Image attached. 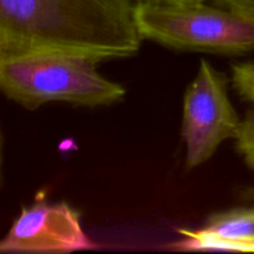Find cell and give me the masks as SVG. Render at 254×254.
Listing matches in <instances>:
<instances>
[{"label":"cell","instance_id":"6da1fadb","mask_svg":"<svg viewBox=\"0 0 254 254\" xmlns=\"http://www.w3.org/2000/svg\"><path fill=\"white\" fill-rule=\"evenodd\" d=\"M138 0H0V59L67 54L96 61L134 56Z\"/></svg>","mask_w":254,"mask_h":254},{"label":"cell","instance_id":"7a4b0ae2","mask_svg":"<svg viewBox=\"0 0 254 254\" xmlns=\"http://www.w3.org/2000/svg\"><path fill=\"white\" fill-rule=\"evenodd\" d=\"M98 61L67 54H29L0 59V87L5 96L27 109L49 102L84 107L122 101V84L102 76Z\"/></svg>","mask_w":254,"mask_h":254},{"label":"cell","instance_id":"3957f363","mask_svg":"<svg viewBox=\"0 0 254 254\" xmlns=\"http://www.w3.org/2000/svg\"><path fill=\"white\" fill-rule=\"evenodd\" d=\"M135 21L143 39L171 49L227 55L254 50V17L205 1L138 0Z\"/></svg>","mask_w":254,"mask_h":254},{"label":"cell","instance_id":"277c9868","mask_svg":"<svg viewBox=\"0 0 254 254\" xmlns=\"http://www.w3.org/2000/svg\"><path fill=\"white\" fill-rule=\"evenodd\" d=\"M241 119L228 97L227 78L207 60L184 97L183 139L186 165L197 168L228 138H235Z\"/></svg>","mask_w":254,"mask_h":254},{"label":"cell","instance_id":"5b68a950","mask_svg":"<svg viewBox=\"0 0 254 254\" xmlns=\"http://www.w3.org/2000/svg\"><path fill=\"white\" fill-rule=\"evenodd\" d=\"M94 247L79 213L64 202H47L42 193L22 208L0 242L1 253H69Z\"/></svg>","mask_w":254,"mask_h":254},{"label":"cell","instance_id":"8992f818","mask_svg":"<svg viewBox=\"0 0 254 254\" xmlns=\"http://www.w3.org/2000/svg\"><path fill=\"white\" fill-rule=\"evenodd\" d=\"M180 250L254 253V207L215 213L198 230H181Z\"/></svg>","mask_w":254,"mask_h":254},{"label":"cell","instance_id":"52a82bcc","mask_svg":"<svg viewBox=\"0 0 254 254\" xmlns=\"http://www.w3.org/2000/svg\"><path fill=\"white\" fill-rule=\"evenodd\" d=\"M235 138L237 150L243 156L246 164L254 170V111L241 121Z\"/></svg>","mask_w":254,"mask_h":254},{"label":"cell","instance_id":"ba28073f","mask_svg":"<svg viewBox=\"0 0 254 254\" xmlns=\"http://www.w3.org/2000/svg\"><path fill=\"white\" fill-rule=\"evenodd\" d=\"M232 82L238 93L254 104V62L233 64Z\"/></svg>","mask_w":254,"mask_h":254},{"label":"cell","instance_id":"9c48e42d","mask_svg":"<svg viewBox=\"0 0 254 254\" xmlns=\"http://www.w3.org/2000/svg\"><path fill=\"white\" fill-rule=\"evenodd\" d=\"M223 6L254 17V0H217Z\"/></svg>","mask_w":254,"mask_h":254},{"label":"cell","instance_id":"30bf717a","mask_svg":"<svg viewBox=\"0 0 254 254\" xmlns=\"http://www.w3.org/2000/svg\"><path fill=\"white\" fill-rule=\"evenodd\" d=\"M149 1H159V2H195V1H206V0H149Z\"/></svg>","mask_w":254,"mask_h":254},{"label":"cell","instance_id":"8fae6325","mask_svg":"<svg viewBox=\"0 0 254 254\" xmlns=\"http://www.w3.org/2000/svg\"><path fill=\"white\" fill-rule=\"evenodd\" d=\"M246 197H247V198H254V189H251V190L248 191L247 195H246Z\"/></svg>","mask_w":254,"mask_h":254}]
</instances>
